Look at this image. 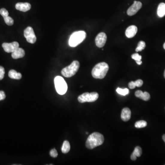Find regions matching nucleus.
I'll list each match as a JSON object with an SVG mask.
<instances>
[{"mask_svg":"<svg viewBox=\"0 0 165 165\" xmlns=\"http://www.w3.org/2000/svg\"><path fill=\"white\" fill-rule=\"evenodd\" d=\"M99 98V94L97 92H88L83 93L78 97V100L81 103L86 102H92L96 101Z\"/></svg>","mask_w":165,"mask_h":165,"instance_id":"obj_6","label":"nucleus"},{"mask_svg":"<svg viewBox=\"0 0 165 165\" xmlns=\"http://www.w3.org/2000/svg\"><path fill=\"white\" fill-rule=\"evenodd\" d=\"M146 46V43L144 41H140L139 42L138 44V46L136 48V52H141L142 50H144L145 49V47Z\"/></svg>","mask_w":165,"mask_h":165,"instance_id":"obj_23","label":"nucleus"},{"mask_svg":"<svg viewBox=\"0 0 165 165\" xmlns=\"http://www.w3.org/2000/svg\"><path fill=\"white\" fill-rule=\"evenodd\" d=\"M80 66L78 61H74L69 66L63 69L61 72L62 75L66 78H70L74 76L77 72Z\"/></svg>","mask_w":165,"mask_h":165,"instance_id":"obj_4","label":"nucleus"},{"mask_svg":"<svg viewBox=\"0 0 165 165\" xmlns=\"http://www.w3.org/2000/svg\"><path fill=\"white\" fill-rule=\"evenodd\" d=\"M132 58L135 61H136L137 64L140 65L142 63V62L141 61L142 57L140 55H139L138 53H134L131 56Z\"/></svg>","mask_w":165,"mask_h":165,"instance_id":"obj_20","label":"nucleus"},{"mask_svg":"<svg viewBox=\"0 0 165 165\" xmlns=\"http://www.w3.org/2000/svg\"><path fill=\"white\" fill-rule=\"evenodd\" d=\"M109 70V66L107 63L102 62L96 65L92 69V75L96 79H102L107 75Z\"/></svg>","mask_w":165,"mask_h":165,"instance_id":"obj_2","label":"nucleus"},{"mask_svg":"<svg viewBox=\"0 0 165 165\" xmlns=\"http://www.w3.org/2000/svg\"><path fill=\"white\" fill-rule=\"evenodd\" d=\"M0 14L1 15L3 18H5V17L8 16L9 13H8V11H7L6 9H5V8H1L0 10Z\"/></svg>","mask_w":165,"mask_h":165,"instance_id":"obj_25","label":"nucleus"},{"mask_svg":"<svg viewBox=\"0 0 165 165\" xmlns=\"http://www.w3.org/2000/svg\"><path fill=\"white\" fill-rule=\"evenodd\" d=\"M128 87L130 88V89H134L136 86H135V84L134 82V81H131V82H129V84H128Z\"/></svg>","mask_w":165,"mask_h":165,"instance_id":"obj_30","label":"nucleus"},{"mask_svg":"<svg viewBox=\"0 0 165 165\" xmlns=\"http://www.w3.org/2000/svg\"><path fill=\"white\" fill-rule=\"evenodd\" d=\"M8 76L12 79H20L22 78L21 73L17 72L14 70H11L9 71Z\"/></svg>","mask_w":165,"mask_h":165,"instance_id":"obj_17","label":"nucleus"},{"mask_svg":"<svg viewBox=\"0 0 165 165\" xmlns=\"http://www.w3.org/2000/svg\"><path fill=\"white\" fill-rule=\"evenodd\" d=\"M135 96H136L137 98H140L145 101H149L151 98V96L149 93L147 92H143L140 90L135 92Z\"/></svg>","mask_w":165,"mask_h":165,"instance_id":"obj_13","label":"nucleus"},{"mask_svg":"<svg viewBox=\"0 0 165 165\" xmlns=\"http://www.w3.org/2000/svg\"><path fill=\"white\" fill-rule=\"evenodd\" d=\"M55 88L57 92L59 95H64L67 90V85L66 82L63 77L57 76L54 79Z\"/></svg>","mask_w":165,"mask_h":165,"instance_id":"obj_5","label":"nucleus"},{"mask_svg":"<svg viewBox=\"0 0 165 165\" xmlns=\"http://www.w3.org/2000/svg\"><path fill=\"white\" fill-rule=\"evenodd\" d=\"M15 7L17 10H19V11L26 12L29 11L31 9V4L28 2H25V3L19 2V3H18L16 4Z\"/></svg>","mask_w":165,"mask_h":165,"instance_id":"obj_11","label":"nucleus"},{"mask_svg":"<svg viewBox=\"0 0 165 165\" xmlns=\"http://www.w3.org/2000/svg\"><path fill=\"white\" fill-rule=\"evenodd\" d=\"M134 83L136 87H140L143 85V81L141 79H138L136 81H135Z\"/></svg>","mask_w":165,"mask_h":165,"instance_id":"obj_28","label":"nucleus"},{"mask_svg":"<svg viewBox=\"0 0 165 165\" xmlns=\"http://www.w3.org/2000/svg\"><path fill=\"white\" fill-rule=\"evenodd\" d=\"M157 14L159 17L162 18L165 15V4L161 3L157 8Z\"/></svg>","mask_w":165,"mask_h":165,"instance_id":"obj_18","label":"nucleus"},{"mask_svg":"<svg viewBox=\"0 0 165 165\" xmlns=\"http://www.w3.org/2000/svg\"><path fill=\"white\" fill-rule=\"evenodd\" d=\"M6 98V95L4 91H0V101L4 100Z\"/></svg>","mask_w":165,"mask_h":165,"instance_id":"obj_29","label":"nucleus"},{"mask_svg":"<svg viewBox=\"0 0 165 165\" xmlns=\"http://www.w3.org/2000/svg\"><path fill=\"white\" fill-rule=\"evenodd\" d=\"M2 46L6 52L12 53L15 50L19 48V44L16 41L10 43H4L2 44Z\"/></svg>","mask_w":165,"mask_h":165,"instance_id":"obj_10","label":"nucleus"},{"mask_svg":"<svg viewBox=\"0 0 165 165\" xmlns=\"http://www.w3.org/2000/svg\"><path fill=\"white\" fill-rule=\"evenodd\" d=\"M5 73V69L4 67L0 66V80H2L4 78Z\"/></svg>","mask_w":165,"mask_h":165,"instance_id":"obj_27","label":"nucleus"},{"mask_svg":"<svg viewBox=\"0 0 165 165\" xmlns=\"http://www.w3.org/2000/svg\"><path fill=\"white\" fill-rule=\"evenodd\" d=\"M107 36L105 33L102 32L97 35L96 38V45L99 48H102L104 46L107 41Z\"/></svg>","mask_w":165,"mask_h":165,"instance_id":"obj_9","label":"nucleus"},{"mask_svg":"<svg viewBox=\"0 0 165 165\" xmlns=\"http://www.w3.org/2000/svg\"><path fill=\"white\" fill-rule=\"evenodd\" d=\"M25 56V52L22 48H18L12 53V57L14 59L22 58Z\"/></svg>","mask_w":165,"mask_h":165,"instance_id":"obj_14","label":"nucleus"},{"mask_svg":"<svg viewBox=\"0 0 165 165\" xmlns=\"http://www.w3.org/2000/svg\"><path fill=\"white\" fill-rule=\"evenodd\" d=\"M24 36L28 43L34 44L36 41V37L32 28L28 27L24 31Z\"/></svg>","mask_w":165,"mask_h":165,"instance_id":"obj_7","label":"nucleus"},{"mask_svg":"<svg viewBox=\"0 0 165 165\" xmlns=\"http://www.w3.org/2000/svg\"><path fill=\"white\" fill-rule=\"evenodd\" d=\"M131 110L128 108H124L122 109L121 117L123 121L127 122L131 118Z\"/></svg>","mask_w":165,"mask_h":165,"instance_id":"obj_15","label":"nucleus"},{"mask_svg":"<svg viewBox=\"0 0 165 165\" xmlns=\"http://www.w3.org/2000/svg\"><path fill=\"white\" fill-rule=\"evenodd\" d=\"M142 4L140 1H134V4L127 10V14L128 16H132L135 14L140 9Z\"/></svg>","mask_w":165,"mask_h":165,"instance_id":"obj_8","label":"nucleus"},{"mask_svg":"<svg viewBox=\"0 0 165 165\" xmlns=\"http://www.w3.org/2000/svg\"><path fill=\"white\" fill-rule=\"evenodd\" d=\"M104 138L103 135L97 132L92 133L88 137L86 142V147L89 149H93L103 143Z\"/></svg>","mask_w":165,"mask_h":165,"instance_id":"obj_1","label":"nucleus"},{"mask_svg":"<svg viewBox=\"0 0 165 165\" xmlns=\"http://www.w3.org/2000/svg\"><path fill=\"white\" fill-rule=\"evenodd\" d=\"M86 36V33L84 31L75 32L70 37L69 45L71 47H76L85 40Z\"/></svg>","mask_w":165,"mask_h":165,"instance_id":"obj_3","label":"nucleus"},{"mask_svg":"<svg viewBox=\"0 0 165 165\" xmlns=\"http://www.w3.org/2000/svg\"><path fill=\"white\" fill-rule=\"evenodd\" d=\"M138 31V28L135 25H131L128 27L126 29L125 34L128 38H131L136 35Z\"/></svg>","mask_w":165,"mask_h":165,"instance_id":"obj_12","label":"nucleus"},{"mask_svg":"<svg viewBox=\"0 0 165 165\" xmlns=\"http://www.w3.org/2000/svg\"><path fill=\"white\" fill-rule=\"evenodd\" d=\"M162 139H163V140L165 143V134L163 135V136H162Z\"/></svg>","mask_w":165,"mask_h":165,"instance_id":"obj_31","label":"nucleus"},{"mask_svg":"<svg viewBox=\"0 0 165 165\" xmlns=\"http://www.w3.org/2000/svg\"><path fill=\"white\" fill-rule=\"evenodd\" d=\"M116 92L120 95L122 96H126L129 94V90L127 88L125 89H121V88H118L116 90Z\"/></svg>","mask_w":165,"mask_h":165,"instance_id":"obj_22","label":"nucleus"},{"mask_svg":"<svg viewBox=\"0 0 165 165\" xmlns=\"http://www.w3.org/2000/svg\"><path fill=\"white\" fill-rule=\"evenodd\" d=\"M164 77H165V72H164Z\"/></svg>","mask_w":165,"mask_h":165,"instance_id":"obj_33","label":"nucleus"},{"mask_svg":"<svg viewBox=\"0 0 165 165\" xmlns=\"http://www.w3.org/2000/svg\"><path fill=\"white\" fill-rule=\"evenodd\" d=\"M163 48H164V49L165 50V43H164V45H163Z\"/></svg>","mask_w":165,"mask_h":165,"instance_id":"obj_32","label":"nucleus"},{"mask_svg":"<svg viewBox=\"0 0 165 165\" xmlns=\"http://www.w3.org/2000/svg\"><path fill=\"white\" fill-rule=\"evenodd\" d=\"M50 155L53 158H56L57 156L58 153L57 150L55 149H53L50 151Z\"/></svg>","mask_w":165,"mask_h":165,"instance_id":"obj_26","label":"nucleus"},{"mask_svg":"<svg viewBox=\"0 0 165 165\" xmlns=\"http://www.w3.org/2000/svg\"><path fill=\"white\" fill-rule=\"evenodd\" d=\"M61 149H62V152L64 154L67 153L69 152L70 150V145L68 141L65 140L64 141Z\"/></svg>","mask_w":165,"mask_h":165,"instance_id":"obj_19","label":"nucleus"},{"mask_svg":"<svg viewBox=\"0 0 165 165\" xmlns=\"http://www.w3.org/2000/svg\"><path fill=\"white\" fill-rule=\"evenodd\" d=\"M147 125V123L144 120L139 121L135 123V127L136 128H145Z\"/></svg>","mask_w":165,"mask_h":165,"instance_id":"obj_21","label":"nucleus"},{"mask_svg":"<svg viewBox=\"0 0 165 165\" xmlns=\"http://www.w3.org/2000/svg\"><path fill=\"white\" fill-rule=\"evenodd\" d=\"M142 153V151L140 147L137 146L135 148L134 150L131 155V159L132 160L135 161L137 157H140Z\"/></svg>","mask_w":165,"mask_h":165,"instance_id":"obj_16","label":"nucleus"},{"mask_svg":"<svg viewBox=\"0 0 165 165\" xmlns=\"http://www.w3.org/2000/svg\"><path fill=\"white\" fill-rule=\"evenodd\" d=\"M4 19L5 22H6V24H7V25L11 26L13 24V19L11 17H9V16H7V17L4 18Z\"/></svg>","mask_w":165,"mask_h":165,"instance_id":"obj_24","label":"nucleus"}]
</instances>
